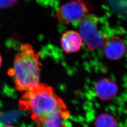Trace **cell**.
<instances>
[{"mask_svg": "<svg viewBox=\"0 0 127 127\" xmlns=\"http://www.w3.org/2000/svg\"><path fill=\"white\" fill-rule=\"evenodd\" d=\"M19 108L30 114L32 120L56 113H67L63 101L53 89L40 83L23 94L19 101Z\"/></svg>", "mask_w": 127, "mask_h": 127, "instance_id": "obj_1", "label": "cell"}, {"mask_svg": "<svg viewBox=\"0 0 127 127\" xmlns=\"http://www.w3.org/2000/svg\"><path fill=\"white\" fill-rule=\"evenodd\" d=\"M40 56V53L36 52L30 44L21 46L11 71L17 91H27L39 83L41 65Z\"/></svg>", "mask_w": 127, "mask_h": 127, "instance_id": "obj_2", "label": "cell"}, {"mask_svg": "<svg viewBox=\"0 0 127 127\" xmlns=\"http://www.w3.org/2000/svg\"><path fill=\"white\" fill-rule=\"evenodd\" d=\"M98 17L87 15L79 23L80 34L88 49L96 50L103 47L106 39L102 31Z\"/></svg>", "mask_w": 127, "mask_h": 127, "instance_id": "obj_3", "label": "cell"}, {"mask_svg": "<svg viewBox=\"0 0 127 127\" xmlns=\"http://www.w3.org/2000/svg\"><path fill=\"white\" fill-rule=\"evenodd\" d=\"M88 10L83 0H71L59 7L56 16L63 24H78L86 16Z\"/></svg>", "mask_w": 127, "mask_h": 127, "instance_id": "obj_4", "label": "cell"}, {"mask_svg": "<svg viewBox=\"0 0 127 127\" xmlns=\"http://www.w3.org/2000/svg\"><path fill=\"white\" fill-rule=\"evenodd\" d=\"M103 47L106 57L113 60L122 59L126 52L124 41L118 37H112L106 39Z\"/></svg>", "mask_w": 127, "mask_h": 127, "instance_id": "obj_5", "label": "cell"}, {"mask_svg": "<svg viewBox=\"0 0 127 127\" xmlns=\"http://www.w3.org/2000/svg\"><path fill=\"white\" fill-rule=\"evenodd\" d=\"M95 94L101 100L109 101L114 97L118 92V87L114 82L107 78L102 79L95 86Z\"/></svg>", "mask_w": 127, "mask_h": 127, "instance_id": "obj_6", "label": "cell"}, {"mask_svg": "<svg viewBox=\"0 0 127 127\" xmlns=\"http://www.w3.org/2000/svg\"><path fill=\"white\" fill-rule=\"evenodd\" d=\"M82 41L80 33L75 31H68L65 32L61 37V45L64 52L72 53L80 50Z\"/></svg>", "mask_w": 127, "mask_h": 127, "instance_id": "obj_7", "label": "cell"}, {"mask_svg": "<svg viewBox=\"0 0 127 127\" xmlns=\"http://www.w3.org/2000/svg\"><path fill=\"white\" fill-rule=\"evenodd\" d=\"M65 116H67V113H56L32 120L36 127H63V120Z\"/></svg>", "mask_w": 127, "mask_h": 127, "instance_id": "obj_8", "label": "cell"}, {"mask_svg": "<svg viewBox=\"0 0 127 127\" xmlns=\"http://www.w3.org/2000/svg\"><path fill=\"white\" fill-rule=\"evenodd\" d=\"M95 127H118V125L116 119L112 115L102 114L96 118Z\"/></svg>", "mask_w": 127, "mask_h": 127, "instance_id": "obj_9", "label": "cell"}, {"mask_svg": "<svg viewBox=\"0 0 127 127\" xmlns=\"http://www.w3.org/2000/svg\"><path fill=\"white\" fill-rule=\"evenodd\" d=\"M18 0H0V8H7L13 6Z\"/></svg>", "mask_w": 127, "mask_h": 127, "instance_id": "obj_10", "label": "cell"}, {"mask_svg": "<svg viewBox=\"0 0 127 127\" xmlns=\"http://www.w3.org/2000/svg\"><path fill=\"white\" fill-rule=\"evenodd\" d=\"M1 56L0 55V67L1 66Z\"/></svg>", "mask_w": 127, "mask_h": 127, "instance_id": "obj_11", "label": "cell"}, {"mask_svg": "<svg viewBox=\"0 0 127 127\" xmlns=\"http://www.w3.org/2000/svg\"><path fill=\"white\" fill-rule=\"evenodd\" d=\"M3 127H15L13 126H11V125H7V126H5Z\"/></svg>", "mask_w": 127, "mask_h": 127, "instance_id": "obj_12", "label": "cell"}, {"mask_svg": "<svg viewBox=\"0 0 127 127\" xmlns=\"http://www.w3.org/2000/svg\"></svg>", "mask_w": 127, "mask_h": 127, "instance_id": "obj_13", "label": "cell"}]
</instances>
